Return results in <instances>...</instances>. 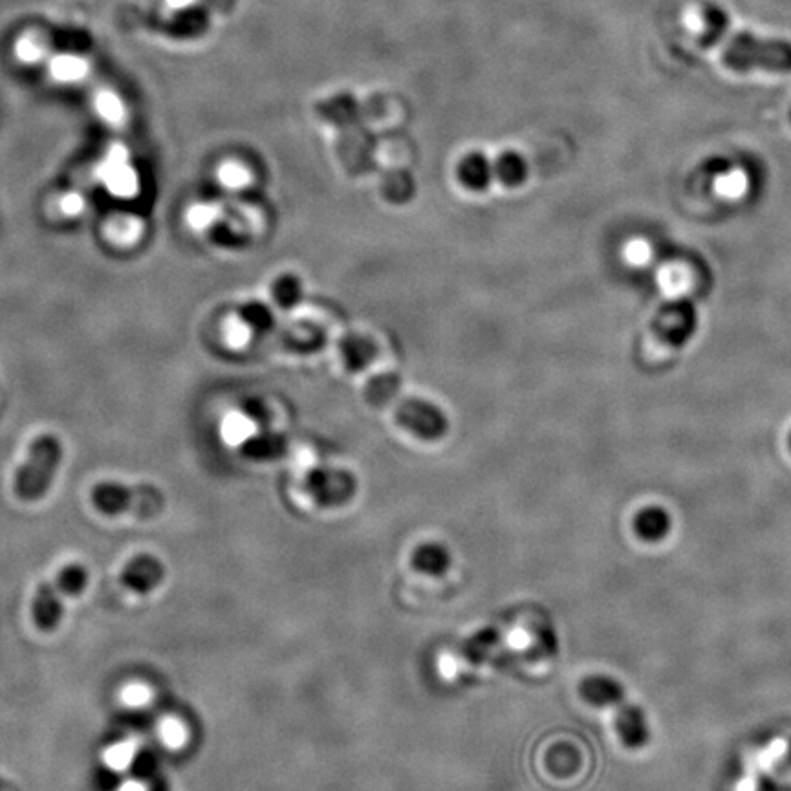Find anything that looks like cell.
I'll list each match as a JSON object with an SVG mask.
<instances>
[{
  "instance_id": "obj_1",
  "label": "cell",
  "mask_w": 791,
  "mask_h": 791,
  "mask_svg": "<svg viewBox=\"0 0 791 791\" xmlns=\"http://www.w3.org/2000/svg\"><path fill=\"white\" fill-rule=\"evenodd\" d=\"M88 570L81 563L63 566L52 581H46L35 590L32 599V623L43 634L54 632L65 616L66 601L81 596L87 590Z\"/></svg>"
},
{
  "instance_id": "obj_2",
  "label": "cell",
  "mask_w": 791,
  "mask_h": 791,
  "mask_svg": "<svg viewBox=\"0 0 791 791\" xmlns=\"http://www.w3.org/2000/svg\"><path fill=\"white\" fill-rule=\"evenodd\" d=\"M722 59L727 68L738 74H749L755 70L786 74L791 72V43L786 39H770L751 32H740L729 39Z\"/></svg>"
},
{
  "instance_id": "obj_3",
  "label": "cell",
  "mask_w": 791,
  "mask_h": 791,
  "mask_svg": "<svg viewBox=\"0 0 791 791\" xmlns=\"http://www.w3.org/2000/svg\"><path fill=\"white\" fill-rule=\"evenodd\" d=\"M63 462V444L54 434H41L28 447L15 478L13 493L21 502H39L54 484L55 475Z\"/></svg>"
},
{
  "instance_id": "obj_4",
  "label": "cell",
  "mask_w": 791,
  "mask_h": 791,
  "mask_svg": "<svg viewBox=\"0 0 791 791\" xmlns=\"http://www.w3.org/2000/svg\"><path fill=\"white\" fill-rule=\"evenodd\" d=\"M92 506L107 517H134L141 521L156 519L165 510V495L152 484L125 486L116 482H99L90 491Z\"/></svg>"
},
{
  "instance_id": "obj_5",
  "label": "cell",
  "mask_w": 791,
  "mask_h": 791,
  "mask_svg": "<svg viewBox=\"0 0 791 791\" xmlns=\"http://www.w3.org/2000/svg\"><path fill=\"white\" fill-rule=\"evenodd\" d=\"M392 405H394V420L398 425L422 440L434 442L449 431L447 414L433 401L416 396L411 398L400 396Z\"/></svg>"
},
{
  "instance_id": "obj_6",
  "label": "cell",
  "mask_w": 791,
  "mask_h": 791,
  "mask_svg": "<svg viewBox=\"0 0 791 791\" xmlns=\"http://www.w3.org/2000/svg\"><path fill=\"white\" fill-rule=\"evenodd\" d=\"M652 326L665 343L682 347L687 341H691L698 328V312L691 301H671L663 304L658 314L654 315Z\"/></svg>"
},
{
  "instance_id": "obj_7",
  "label": "cell",
  "mask_w": 791,
  "mask_h": 791,
  "mask_svg": "<svg viewBox=\"0 0 791 791\" xmlns=\"http://www.w3.org/2000/svg\"><path fill=\"white\" fill-rule=\"evenodd\" d=\"M376 151H378L376 136L369 129H365L363 123L341 131L337 156L348 173L356 176L372 173L376 169Z\"/></svg>"
},
{
  "instance_id": "obj_8",
  "label": "cell",
  "mask_w": 791,
  "mask_h": 791,
  "mask_svg": "<svg viewBox=\"0 0 791 791\" xmlns=\"http://www.w3.org/2000/svg\"><path fill=\"white\" fill-rule=\"evenodd\" d=\"M165 579V564L152 553H138L123 566L120 585L132 594L145 596L162 585Z\"/></svg>"
},
{
  "instance_id": "obj_9",
  "label": "cell",
  "mask_w": 791,
  "mask_h": 791,
  "mask_svg": "<svg viewBox=\"0 0 791 791\" xmlns=\"http://www.w3.org/2000/svg\"><path fill=\"white\" fill-rule=\"evenodd\" d=\"M99 178L112 195L121 198L138 195V174L129 163V154L123 149V145H114V149L107 154L105 162L99 167Z\"/></svg>"
},
{
  "instance_id": "obj_10",
  "label": "cell",
  "mask_w": 791,
  "mask_h": 791,
  "mask_svg": "<svg viewBox=\"0 0 791 791\" xmlns=\"http://www.w3.org/2000/svg\"><path fill=\"white\" fill-rule=\"evenodd\" d=\"M356 480L343 471L332 467H315L306 475V491L319 502L334 504L345 500L354 493Z\"/></svg>"
},
{
  "instance_id": "obj_11",
  "label": "cell",
  "mask_w": 791,
  "mask_h": 791,
  "mask_svg": "<svg viewBox=\"0 0 791 791\" xmlns=\"http://www.w3.org/2000/svg\"><path fill=\"white\" fill-rule=\"evenodd\" d=\"M317 114L321 120L334 125L339 131L361 125L365 120V109L358 99L350 94H337L317 103Z\"/></svg>"
},
{
  "instance_id": "obj_12",
  "label": "cell",
  "mask_w": 791,
  "mask_h": 791,
  "mask_svg": "<svg viewBox=\"0 0 791 791\" xmlns=\"http://www.w3.org/2000/svg\"><path fill=\"white\" fill-rule=\"evenodd\" d=\"M337 350H339V358L343 361L345 369L352 374L369 369L370 365L374 363V359L378 358L376 341L370 336L359 334V332H350V334L341 337L337 343Z\"/></svg>"
},
{
  "instance_id": "obj_13",
  "label": "cell",
  "mask_w": 791,
  "mask_h": 791,
  "mask_svg": "<svg viewBox=\"0 0 791 791\" xmlns=\"http://www.w3.org/2000/svg\"><path fill=\"white\" fill-rule=\"evenodd\" d=\"M456 176H458L460 184L464 185L469 191L484 193L491 185V182L495 180L493 162L489 160L484 152H469L458 163Z\"/></svg>"
},
{
  "instance_id": "obj_14",
  "label": "cell",
  "mask_w": 791,
  "mask_h": 791,
  "mask_svg": "<svg viewBox=\"0 0 791 791\" xmlns=\"http://www.w3.org/2000/svg\"><path fill=\"white\" fill-rule=\"evenodd\" d=\"M288 445V438L284 434L266 429L244 438L240 449L244 456L253 460H275L286 455Z\"/></svg>"
},
{
  "instance_id": "obj_15",
  "label": "cell",
  "mask_w": 791,
  "mask_h": 791,
  "mask_svg": "<svg viewBox=\"0 0 791 791\" xmlns=\"http://www.w3.org/2000/svg\"><path fill=\"white\" fill-rule=\"evenodd\" d=\"M363 396L374 407H389L401 396V378L394 372H380L369 378Z\"/></svg>"
},
{
  "instance_id": "obj_16",
  "label": "cell",
  "mask_w": 791,
  "mask_h": 791,
  "mask_svg": "<svg viewBox=\"0 0 791 791\" xmlns=\"http://www.w3.org/2000/svg\"><path fill=\"white\" fill-rule=\"evenodd\" d=\"M380 193L387 202L403 206L416 196V180L403 169H392L381 176Z\"/></svg>"
},
{
  "instance_id": "obj_17",
  "label": "cell",
  "mask_w": 791,
  "mask_h": 791,
  "mask_svg": "<svg viewBox=\"0 0 791 791\" xmlns=\"http://www.w3.org/2000/svg\"><path fill=\"white\" fill-rule=\"evenodd\" d=\"M700 19H702V35L698 43L704 48H713L726 37L727 30L731 26V17L722 6L709 2L702 8Z\"/></svg>"
},
{
  "instance_id": "obj_18",
  "label": "cell",
  "mask_w": 791,
  "mask_h": 791,
  "mask_svg": "<svg viewBox=\"0 0 791 791\" xmlns=\"http://www.w3.org/2000/svg\"><path fill=\"white\" fill-rule=\"evenodd\" d=\"M495 178L506 187H519L528 180L530 167L521 152L504 151L493 162Z\"/></svg>"
},
{
  "instance_id": "obj_19",
  "label": "cell",
  "mask_w": 791,
  "mask_h": 791,
  "mask_svg": "<svg viewBox=\"0 0 791 791\" xmlns=\"http://www.w3.org/2000/svg\"><path fill=\"white\" fill-rule=\"evenodd\" d=\"M618 731L621 738L632 748H640L649 740V726H647L645 715L638 707H632V705L623 707L619 711Z\"/></svg>"
},
{
  "instance_id": "obj_20",
  "label": "cell",
  "mask_w": 791,
  "mask_h": 791,
  "mask_svg": "<svg viewBox=\"0 0 791 791\" xmlns=\"http://www.w3.org/2000/svg\"><path fill=\"white\" fill-rule=\"evenodd\" d=\"M271 297L282 310H292L303 301V281L295 273H282L271 284Z\"/></svg>"
},
{
  "instance_id": "obj_21",
  "label": "cell",
  "mask_w": 791,
  "mask_h": 791,
  "mask_svg": "<svg viewBox=\"0 0 791 791\" xmlns=\"http://www.w3.org/2000/svg\"><path fill=\"white\" fill-rule=\"evenodd\" d=\"M583 694L592 704L619 705L623 698V689L618 682H614L610 678L596 676V678H590L583 683Z\"/></svg>"
},
{
  "instance_id": "obj_22",
  "label": "cell",
  "mask_w": 791,
  "mask_h": 791,
  "mask_svg": "<svg viewBox=\"0 0 791 791\" xmlns=\"http://www.w3.org/2000/svg\"><path fill=\"white\" fill-rule=\"evenodd\" d=\"M239 319L242 325L248 326L253 332H264V334L273 330V326L277 323L270 304L262 301H250L244 304L240 308Z\"/></svg>"
},
{
  "instance_id": "obj_23",
  "label": "cell",
  "mask_w": 791,
  "mask_h": 791,
  "mask_svg": "<svg viewBox=\"0 0 791 791\" xmlns=\"http://www.w3.org/2000/svg\"><path fill=\"white\" fill-rule=\"evenodd\" d=\"M636 526H638V531L643 537L660 539L669 531L671 519H669L667 511L654 506V508H647V510L641 511L638 519H636Z\"/></svg>"
},
{
  "instance_id": "obj_24",
  "label": "cell",
  "mask_w": 791,
  "mask_h": 791,
  "mask_svg": "<svg viewBox=\"0 0 791 791\" xmlns=\"http://www.w3.org/2000/svg\"><path fill=\"white\" fill-rule=\"evenodd\" d=\"M88 72V63L76 55H59L52 61V74L59 81H79Z\"/></svg>"
},
{
  "instance_id": "obj_25",
  "label": "cell",
  "mask_w": 791,
  "mask_h": 791,
  "mask_svg": "<svg viewBox=\"0 0 791 791\" xmlns=\"http://www.w3.org/2000/svg\"><path fill=\"white\" fill-rule=\"evenodd\" d=\"M786 751H788V744L784 740H773L768 748L762 749L760 753H757V757L751 760L753 762V770L749 771V773H755V770H768L773 762L781 760L786 755Z\"/></svg>"
},
{
  "instance_id": "obj_26",
  "label": "cell",
  "mask_w": 791,
  "mask_h": 791,
  "mask_svg": "<svg viewBox=\"0 0 791 791\" xmlns=\"http://www.w3.org/2000/svg\"><path fill=\"white\" fill-rule=\"evenodd\" d=\"M46 54V44L43 39H39L37 35H26L22 37L19 44H17V55L21 57L24 63H37L41 61V57Z\"/></svg>"
},
{
  "instance_id": "obj_27",
  "label": "cell",
  "mask_w": 791,
  "mask_h": 791,
  "mask_svg": "<svg viewBox=\"0 0 791 791\" xmlns=\"http://www.w3.org/2000/svg\"><path fill=\"white\" fill-rule=\"evenodd\" d=\"M98 105L99 114L105 118V120L110 121V123H114V125H120L121 121H123V107H121L120 99L116 98L112 92H101L98 96Z\"/></svg>"
},
{
  "instance_id": "obj_28",
  "label": "cell",
  "mask_w": 791,
  "mask_h": 791,
  "mask_svg": "<svg viewBox=\"0 0 791 791\" xmlns=\"http://www.w3.org/2000/svg\"><path fill=\"white\" fill-rule=\"evenodd\" d=\"M416 563L422 566L423 570H442L445 564V553L438 548H422L416 555Z\"/></svg>"
},
{
  "instance_id": "obj_29",
  "label": "cell",
  "mask_w": 791,
  "mask_h": 791,
  "mask_svg": "<svg viewBox=\"0 0 791 791\" xmlns=\"http://www.w3.org/2000/svg\"><path fill=\"white\" fill-rule=\"evenodd\" d=\"M140 235V222L136 218H127V228H123V218L116 222L114 228H110V237L118 242H132Z\"/></svg>"
},
{
  "instance_id": "obj_30",
  "label": "cell",
  "mask_w": 791,
  "mask_h": 791,
  "mask_svg": "<svg viewBox=\"0 0 791 791\" xmlns=\"http://www.w3.org/2000/svg\"><path fill=\"white\" fill-rule=\"evenodd\" d=\"M63 209L68 215H77L83 209V198L76 195V193L66 196L65 200H63Z\"/></svg>"
},
{
  "instance_id": "obj_31",
  "label": "cell",
  "mask_w": 791,
  "mask_h": 791,
  "mask_svg": "<svg viewBox=\"0 0 791 791\" xmlns=\"http://www.w3.org/2000/svg\"><path fill=\"white\" fill-rule=\"evenodd\" d=\"M528 643H530V636H528L524 630L517 629L511 632V647H515V649H524V647H528Z\"/></svg>"
},
{
  "instance_id": "obj_32",
  "label": "cell",
  "mask_w": 791,
  "mask_h": 791,
  "mask_svg": "<svg viewBox=\"0 0 791 791\" xmlns=\"http://www.w3.org/2000/svg\"><path fill=\"white\" fill-rule=\"evenodd\" d=\"M440 669L444 671L445 676H455V672H456L455 660H451V658H444V660H442V663H440Z\"/></svg>"
},
{
  "instance_id": "obj_33",
  "label": "cell",
  "mask_w": 791,
  "mask_h": 791,
  "mask_svg": "<svg viewBox=\"0 0 791 791\" xmlns=\"http://www.w3.org/2000/svg\"><path fill=\"white\" fill-rule=\"evenodd\" d=\"M790 445H791V434H790Z\"/></svg>"
},
{
  "instance_id": "obj_34",
  "label": "cell",
  "mask_w": 791,
  "mask_h": 791,
  "mask_svg": "<svg viewBox=\"0 0 791 791\" xmlns=\"http://www.w3.org/2000/svg\"><path fill=\"white\" fill-rule=\"evenodd\" d=\"M790 118H791V112H790Z\"/></svg>"
}]
</instances>
